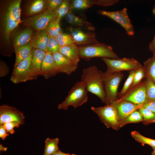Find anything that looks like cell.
Returning <instances> with one entry per match:
<instances>
[{"label": "cell", "instance_id": "obj_1", "mask_svg": "<svg viewBox=\"0 0 155 155\" xmlns=\"http://www.w3.org/2000/svg\"><path fill=\"white\" fill-rule=\"evenodd\" d=\"M81 81L88 92L96 96L104 103L105 94L103 80V72L95 66L84 68L81 77Z\"/></svg>", "mask_w": 155, "mask_h": 155}, {"label": "cell", "instance_id": "obj_2", "mask_svg": "<svg viewBox=\"0 0 155 155\" xmlns=\"http://www.w3.org/2000/svg\"><path fill=\"white\" fill-rule=\"evenodd\" d=\"M88 91L81 81L76 82L71 88L65 99L59 104V109L67 110L69 106L76 108L86 102L88 99Z\"/></svg>", "mask_w": 155, "mask_h": 155}, {"label": "cell", "instance_id": "obj_3", "mask_svg": "<svg viewBox=\"0 0 155 155\" xmlns=\"http://www.w3.org/2000/svg\"><path fill=\"white\" fill-rule=\"evenodd\" d=\"M80 58L89 60L94 57L119 59L112 47L104 43L78 46Z\"/></svg>", "mask_w": 155, "mask_h": 155}, {"label": "cell", "instance_id": "obj_4", "mask_svg": "<svg viewBox=\"0 0 155 155\" xmlns=\"http://www.w3.org/2000/svg\"><path fill=\"white\" fill-rule=\"evenodd\" d=\"M22 1L17 0L8 5L5 15L3 25V33L6 41H9L11 32L21 22L20 4Z\"/></svg>", "mask_w": 155, "mask_h": 155}, {"label": "cell", "instance_id": "obj_5", "mask_svg": "<svg viewBox=\"0 0 155 155\" xmlns=\"http://www.w3.org/2000/svg\"><path fill=\"white\" fill-rule=\"evenodd\" d=\"M124 77L121 72L112 73L106 70L103 72V80L105 94V103L110 104L118 100L117 90L119 84Z\"/></svg>", "mask_w": 155, "mask_h": 155}, {"label": "cell", "instance_id": "obj_6", "mask_svg": "<svg viewBox=\"0 0 155 155\" xmlns=\"http://www.w3.org/2000/svg\"><path fill=\"white\" fill-rule=\"evenodd\" d=\"M91 109L98 117L101 122L107 128L117 130L120 128L121 122L118 113L112 103L98 107L92 106Z\"/></svg>", "mask_w": 155, "mask_h": 155}, {"label": "cell", "instance_id": "obj_7", "mask_svg": "<svg viewBox=\"0 0 155 155\" xmlns=\"http://www.w3.org/2000/svg\"><path fill=\"white\" fill-rule=\"evenodd\" d=\"M101 59L106 63L108 71L112 73L120 72L123 71L136 70L143 65L136 59L131 58L114 59L107 58Z\"/></svg>", "mask_w": 155, "mask_h": 155}, {"label": "cell", "instance_id": "obj_8", "mask_svg": "<svg viewBox=\"0 0 155 155\" xmlns=\"http://www.w3.org/2000/svg\"><path fill=\"white\" fill-rule=\"evenodd\" d=\"M98 13L99 14L109 18L118 23L125 29L129 36H132L134 34V29L128 15L126 8L115 11L99 10Z\"/></svg>", "mask_w": 155, "mask_h": 155}, {"label": "cell", "instance_id": "obj_9", "mask_svg": "<svg viewBox=\"0 0 155 155\" xmlns=\"http://www.w3.org/2000/svg\"><path fill=\"white\" fill-rule=\"evenodd\" d=\"M118 100L126 101L137 105L144 104L149 101L147 96L145 79L137 86L128 90Z\"/></svg>", "mask_w": 155, "mask_h": 155}, {"label": "cell", "instance_id": "obj_10", "mask_svg": "<svg viewBox=\"0 0 155 155\" xmlns=\"http://www.w3.org/2000/svg\"><path fill=\"white\" fill-rule=\"evenodd\" d=\"M32 57L31 53L27 59L21 61L14 67L10 78L13 83L16 84L31 80L30 69Z\"/></svg>", "mask_w": 155, "mask_h": 155}, {"label": "cell", "instance_id": "obj_11", "mask_svg": "<svg viewBox=\"0 0 155 155\" xmlns=\"http://www.w3.org/2000/svg\"><path fill=\"white\" fill-rule=\"evenodd\" d=\"M56 10L48 8L42 13L29 19V24L39 31L46 29L56 17Z\"/></svg>", "mask_w": 155, "mask_h": 155}, {"label": "cell", "instance_id": "obj_12", "mask_svg": "<svg viewBox=\"0 0 155 155\" xmlns=\"http://www.w3.org/2000/svg\"><path fill=\"white\" fill-rule=\"evenodd\" d=\"M23 114L15 107L6 105L0 106V124L13 121L24 123Z\"/></svg>", "mask_w": 155, "mask_h": 155}, {"label": "cell", "instance_id": "obj_13", "mask_svg": "<svg viewBox=\"0 0 155 155\" xmlns=\"http://www.w3.org/2000/svg\"><path fill=\"white\" fill-rule=\"evenodd\" d=\"M69 30L75 43L78 46L92 45L100 43L96 39L94 33L86 32L80 28H74L72 27L69 28Z\"/></svg>", "mask_w": 155, "mask_h": 155}, {"label": "cell", "instance_id": "obj_14", "mask_svg": "<svg viewBox=\"0 0 155 155\" xmlns=\"http://www.w3.org/2000/svg\"><path fill=\"white\" fill-rule=\"evenodd\" d=\"M111 103L116 108L121 124L133 112L142 108L144 104L137 105L126 101L118 100Z\"/></svg>", "mask_w": 155, "mask_h": 155}, {"label": "cell", "instance_id": "obj_15", "mask_svg": "<svg viewBox=\"0 0 155 155\" xmlns=\"http://www.w3.org/2000/svg\"><path fill=\"white\" fill-rule=\"evenodd\" d=\"M46 53L44 51L33 49L30 69L31 80H36L41 75L42 63Z\"/></svg>", "mask_w": 155, "mask_h": 155}, {"label": "cell", "instance_id": "obj_16", "mask_svg": "<svg viewBox=\"0 0 155 155\" xmlns=\"http://www.w3.org/2000/svg\"><path fill=\"white\" fill-rule=\"evenodd\" d=\"M59 73H60L59 69L52 54L46 52L42 63L41 75L47 79Z\"/></svg>", "mask_w": 155, "mask_h": 155}, {"label": "cell", "instance_id": "obj_17", "mask_svg": "<svg viewBox=\"0 0 155 155\" xmlns=\"http://www.w3.org/2000/svg\"><path fill=\"white\" fill-rule=\"evenodd\" d=\"M52 55L60 73L69 75L77 69L78 65L59 52Z\"/></svg>", "mask_w": 155, "mask_h": 155}, {"label": "cell", "instance_id": "obj_18", "mask_svg": "<svg viewBox=\"0 0 155 155\" xmlns=\"http://www.w3.org/2000/svg\"><path fill=\"white\" fill-rule=\"evenodd\" d=\"M50 37L45 30L39 31L33 37L30 43L33 49H39L46 52Z\"/></svg>", "mask_w": 155, "mask_h": 155}, {"label": "cell", "instance_id": "obj_19", "mask_svg": "<svg viewBox=\"0 0 155 155\" xmlns=\"http://www.w3.org/2000/svg\"><path fill=\"white\" fill-rule=\"evenodd\" d=\"M59 52L78 65L80 58L79 47L76 44L61 47Z\"/></svg>", "mask_w": 155, "mask_h": 155}, {"label": "cell", "instance_id": "obj_20", "mask_svg": "<svg viewBox=\"0 0 155 155\" xmlns=\"http://www.w3.org/2000/svg\"><path fill=\"white\" fill-rule=\"evenodd\" d=\"M33 31L30 28H26L18 34L13 41L15 51L19 48L30 43L33 38Z\"/></svg>", "mask_w": 155, "mask_h": 155}, {"label": "cell", "instance_id": "obj_21", "mask_svg": "<svg viewBox=\"0 0 155 155\" xmlns=\"http://www.w3.org/2000/svg\"><path fill=\"white\" fill-rule=\"evenodd\" d=\"M65 19L69 24L73 26L83 27L90 30H94V27L90 23L76 16L71 10H69L66 16Z\"/></svg>", "mask_w": 155, "mask_h": 155}, {"label": "cell", "instance_id": "obj_22", "mask_svg": "<svg viewBox=\"0 0 155 155\" xmlns=\"http://www.w3.org/2000/svg\"><path fill=\"white\" fill-rule=\"evenodd\" d=\"M33 49V48L30 42L16 50V59L14 67L21 61L27 59L31 55Z\"/></svg>", "mask_w": 155, "mask_h": 155}, {"label": "cell", "instance_id": "obj_23", "mask_svg": "<svg viewBox=\"0 0 155 155\" xmlns=\"http://www.w3.org/2000/svg\"><path fill=\"white\" fill-rule=\"evenodd\" d=\"M143 66L146 77L149 78L155 84V56L153 55L145 61Z\"/></svg>", "mask_w": 155, "mask_h": 155}, {"label": "cell", "instance_id": "obj_24", "mask_svg": "<svg viewBox=\"0 0 155 155\" xmlns=\"http://www.w3.org/2000/svg\"><path fill=\"white\" fill-rule=\"evenodd\" d=\"M59 142L58 138L52 139L47 138L45 141V148L43 155H52L59 150L58 146Z\"/></svg>", "mask_w": 155, "mask_h": 155}, {"label": "cell", "instance_id": "obj_25", "mask_svg": "<svg viewBox=\"0 0 155 155\" xmlns=\"http://www.w3.org/2000/svg\"><path fill=\"white\" fill-rule=\"evenodd\" d=\"M95 4L94 0H74L69 3V10L84 9L88 8Z\"/></svg>", "mask_w": 155, "mask_h": 155}, {"label": "cell", "instance_id": "obj_26", "mask_svg": "<svg viewBox=\"0 0 155 155\" xmlns=\"http://www.w3.org/2000/svg\"><path fill=\"white\" fill-rule=\"evenodd\" d=\"M131 134L133 138L137 142L141 143L142 145L147 144L152 147H155V140L144 136L136 131H132Z\"/></svg>", "mask_w": 155, "mask_h": 155}, {"label": "cell", "instance_id": "obj_27", "mask_svg": "<svg viewBox=\"0 0 155 155\" xmlns=\"http://www.w3.org/2000/svg\"><path fill=\"white\" fill-rule=\"evenodd\" d=\"M60 21L55 18L45 30L51 37L55 38L61 32Z\"/></svg>", "mask_w": 155, "mask_h": 155}, {"label": "cell", "instance_id": "obj_28", "mask_svg": "<svg viewBox=\"0 0 155 155\" xmlns=\"http://www.w3.org/2000/svg\"><path fill=\"white\" fill-rule=\"evenodd\" d=\"M55 38L61 47L75 43L74 39L70 34L63 33L61 31L58 34Z\"/></svg>", "mask_w": 155, "mask_h": 155}, {"label": "cell", "instance_id": "obj_29", "mask_svg": "<svg viewBox=\"0 0 155 155\" xmlns=\"http://www.w3.org/2000/svg\"><path fill=\"white\" fill-rule=\"evenodd\" d=\"M143 118V123L146 125L155 123V113L145 108L138 110Z\"/></svg>", "mask_w": 155, "mask_h": 155}, {"label": "cell", "instance_id": "obj_30", "mask_svg": "<svg viewBox=\"0 0 155 155\" xmlns=\"http://www.w3.org/2000/svg\"><path fill=\"white\" fill-rule=\"evenodd\" d=\"M143 121V117L138 111L136 110L131 113L121 123L120 127L130 123H138Z\"/></svg>", "mask_w": 155, "mask_h": 155}, {"label": "cell", "instance_id": "obj_31", "mask_svg": "<svg viewBox=\"0 0 155 155\" xmlns=\"http://www.w3.org/2000/svg\"><path fill=\"white\" fill-rule=\"evenodd\" d=\"M68 0H63V2L55 11V18L60 20L66 16L69 11V3Z\"/></svg>", "mask_w": 155, "mask_h": 155}, {"label": "cell", "instance_id": "obj_32", "mask_svg": "<svg viewBox=\"0 0 155 155\" xmlns=\"http://www.w3.org/2000/svg\"><path fill=\"white\" fill-rule=\"evenodd\" d=\"M136 70L130 71L129 76L125 81L123 87L119 92L118 93L117 97L119 99L123 96L128 90L131 86Z\"/></svg>", "mask_w": 155, "mask_h": 155}, {"label": "cell", "instance_id": "obj_33", "mask_svg": "<svg viewBox=\"0 0 155 155\" xmlns=\"http://www.w3.org/2000/svg\"><path fill=\"white\" fill-rule=\"evenodd\" d=\"M146 78V74L143 66L142 67L136 70L132 84L128 90L139 84L142 81V80L145 79Z\"/></svg>", "mask_w": 155, "mask_h": 155}, {"label": "cell", "instance_id": "obj_34", "mask_svg": "<svg viewBox=\"0 0 155 155\" xmlns=\"http://www.w3.org/2000/svg\"><path fill=\"white\" fill-rule=\"evenodd\" d=\"M45 6V2L42 0H36L34 1L29 7L28 13L30 15L37 14L41 11Z\"/></svg>", "mask_w": 155, "mask_h": 155}, {"label": "cell", "instance_id": "obj_35", "mask_svg": "<svg viewBox=\"0 0 155 155\" xmlns=\"http://www.w3.org/2000/svg\"><path fill=\"white\" fill-rule=\"evenodd\" d=\"M145 79L148 98L149 100L155 101V84L148 77Z\"/></svg>", "mask_w": 155, "mask_h": 155}, {"label": "cell", "instance_id": "obj_36", "mask_svg": "<svg viewBox=\"0 0 155 155\" xmlns=\"http://www.w3.org/2000/svg\"><path fill=\"white\" fill-rule=\"evenodd\" d=\"M60 47L61 46L58 44L55 38L50 36L46 52L53 54L58 52Z\"/></svg>", "mask_w": 155, "mask_h": 155}, {"label": "cell", "instance_id": "obj_37", "mask_svg": "<svg viewBox=\"0 0 155 155\" xmlns=\"http://www.w3.org/2000/svg\"><path fill=\"white\" fill-rule=\"evenodd\" d=\"M3 125L7 132L12 134L15 132L14 128L15 127H18L22 124L19 122L13 121L6 123Z\"/></svg>", "mask_w": 155, "mask_h": 155}, {"label": "cell", "instance_id": "obj_38", "mask_svg": "<svg viewBox=\"0 0 155 155\" xmlns=\"http://www.w3.org/2000/svg\"><path fill=\"white\" fill-rule=\"evenodd\" d=\"M119 1L118 0H96L95 4L99 6H110L117 3Z\"/></svg>", "mask_w": 155, "mask_h": 155}, {"label": "cell", "instance_id": "obj_39", "mask_svg": "<svg viewBox=\"0 0 155 155\" xmlns=\"http://www.w3.org/2000/svg\"><path fill=\"white\" fill-rule=\"evenodd\" d=\"M62 0H49V8L52 9L56 10L63 2Z\"/></svg>", "mask_w": 155, "mask_h": 155}, {"label": "cell", "instance_id": "obj_40", "mask_svg": "<svg viewBox=\"0 0 155 155\" xmlns=\"http://www.w3.org/2000/svg\"><path fill=\"white\" fill-rule=\"evenodd\" d=\"M155 113V101L149 100L143 104V108Z\"/></svg>", "mask_w": 155, "mask_h": 155}, {"label": "cell", "instance_id": "obj_41", "mask_svg": "<svg viewBox=\"0 0 155 155\" xmlns=\"http://www.w3.org/2000/svg\"><path fill=\"white\" fill-rule=\"evenodd\" d=\"M10 70L8 67L5 64H1L0 65V77L7 75L9 73Z\"/></svg>", "mask_w": 155, "mask_h": 155}, {"label": "cell", "instance_id": "obj_42", "mask_svg": "<svg viewBox=\"0 0 155 155\" xmlns=\"http://www.w3.org/2000/svg\"><path fill=\"white\" fill-rule=\"evenodd\" d=\"M9 135L4 125L0 124V137L3 140H4L7 136Z\"/></svg>", "mask_w": 155, "mask_h": 155}, {"label": "cell", "instance_id": "obj_43", "mask_svg": "<svg viewBox=\"0 0 155 155\" xmlns=\"http://www.w3.org/2000/svg\"><path fill=\"white\" fill-rule=\"evenodd\" d=\"M149 49L153 53L155 52V34L153 39L149 44Z\"/></svg>", "mask_w": 155, "mask_h": 155}, {"label": "cell", "instance_id": "obj_44", "mask_svg": "<svg viewBox=\"0 0 155 155\" xmlns=\"http://www.w3.org/2000/svg\"><path fill=\"white\" fill-rule=\"evenodd\" d=\"M52 155H76L74 154H70L63 152L59 150Z\"/></svg>", "mask_w": 155, "mask_h": 155}, {"label": "cell", "instance_id": "obj_45", "mask_svg": "<svg viewBox=\"0 0 155 155\" xmlns=\"http://www.w3.org/2000/svg\"><path fill=\"white\" fill-rule=\"evenodd\" d=\"M7 150V148L4 147L2 144L0 145V151H6Z\"/></svg>", "mask_w": 155, "mask_h": 155}, {"label": "cell", "instance_id": "obj_46", "mask_svg": "<svg viewBox=\"0 0 155 155\" xmlns=\"http://www.w3.org/2000/svg\"><path fill=\"white\" fill-rule=\"evenodd\" d=\"M153 13L155 15V5H154L153 9H152Z\"/></svg>", "mask_w": 155, "mask_h": 155}, {"label": "cell", "instance_id": "obj_47", "mask_svg": "<svg viewBox=\"0 0 155 155\" xmlns=\"http://www.w3.org/2000/svg\"><path fill=\"white\" fill-rule=\"evenodd\" d=\"M151 155H155V150H153L152 152Z\"/></svg>", "mask_w": 155, "mask_h": 155}, {"label": "cell", "instance_id": "obj_48", "mask_svg": "<svg viewBox=\"0 0 155 155\" xmlns=\"http://www.w3.org/2000/svg\"><path fill=\"white\" fill-rule=\"evenodd\" d=\"M152 148L153 149V150H155V147H152Z\"/></svg>", "mask_w": 155, "mask_h": 155}, {"label": "cell", "instance_id": "obj_49", "mask_svg": "<svg viewBox=\"0 0 155 155\" xmlns=\"http://www.w3.org/2000/svg\"><path fill=\"white\" fill-rule=\"evenodd\" d=\"M153 53V55L155 56V52H154Z\"/></svg>", "mask_w": 155, "mask_h": 155}]
</instances>
